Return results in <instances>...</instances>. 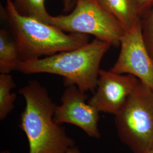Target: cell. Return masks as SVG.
<instances>
[{"instance_id": "obj_10", "label": "cell", "mask_w": 153, "mask_h": 153, "mask_svg": "<svg viewBox=\"0 0 153 153\" xmlns=\"http://www.w3.org/2000/svg\"><path fill=\"white\" fill-rule=\"evenodd\" d=\"M21 61L19 51L16 43L5 29L0 30V72L9 73L16 71Z\"/></svg>"}, {"instance_id": "obj_17", "label": "cell", "mask_w": 153, "mask_h": 153, "mask_svg": "<svg viewBox=\"0 0 153 153\" xmlns=\"http://www.w3.org/2000/svg\"><path fill=\"white\" fill-rule=\"evenodd\" d=\"M149 153H153V146H152V147L151 148V149L150 150V151H149Z\"/></svg>"}, {"instance_id": "obj_12", "label": "cell", "mask_w": 153, "mask_h": 153, "mask_svg": "<svg viewBox=\"0 0 153 153\" xmlns=\"http://www.w3.org/2000/svg\"><path fill=\"white\" fill-rule=\"evenodd\" d=\"M16 10L25 16L49 24L51 16L45 9V0H11Z\"/></svg>"}, {"instance_id": "obj_8", "label": "cell", "mask_w": 153, "mask_h": 153, "mask_svg": "<svg viewBox=\"0 0 153 153\" xmlns=\"http://www.w3.org/2000/svg\"><path fill=\"white\" fill-rule=\"evenodd\" d=\"M140 82L132 75L100 69L96 91L88 102L99 112L115 116Z\"/></svg>"}, {"instance_id": "obj_18", "label": "cell", "mask_w": 153, "mask_h": 153, "mask_svg": "<svg viewBox=\"0 0 153 153\" xmlns=\"http://www.w3.org/2000/svg\"><path fill=\"white\" fill-rule=\"evenodd\" d=\"M1 153H10L8 150H4V151H3V152H1Z\"/></svg>"}, {"instance_id": "obj_14", "label": "cell", "mask_w": 153, "mask_h": 153, "mask_svg": "<svg viewBox=\"0 0 153 153\" xmlns=\"http://www.w3.org/2000/svg\"><path fill=\"white\" fill-rule=\"evenodd\" d=\"M134 1L138 6V8L139 9V11L140 13L141 17L145 10L148 9V7H149V6L152 5L153 3V0H134Z\"/></svg>"}, {"instance_id": "obj_11", "label": "cell", "mask_w": 153, "mask_h": 153, "mask_svg": "<svg viewBox=\"0 0 153 153\" xmlns=\"http://www.w3.org/2000/svg\"><path fill=\"white\" fill-rule=\"evenodd\" d=\"M16 87L13 77L9 73L0 74V120H4L13 111L16 98L11 90Z\"/></svg>"}, {"instance_id": "obj_2", "label": "cell", "mask_w": 153, "mask_h": 153, "mask_svg": "<svg viewBox=\"0 0 153 153\" xmlns=\"http://www.w3.org/2000/svg\"><path fill=\"white\" fill-rule=\"evenodd\" d=\"M1 13L8 23L21 61L76 49L89 43V35L66 34L53 25L23 16L16 10L11 0H6L5 7H1Z\"/></svg>"}, {"instance_id": "obj_13", "label": "cell", "mask_w": 153, "mask_h": 153, "mask_svg": "<svg viewBox=\"0 0 153 153\" xmlns=\"http://www.w3.org/2000/svg\"><path fill=\"white\" fill-rule=\"evenodd\" d=\"M141 25L145 43L153 58V8L144 19L141 18Z\"/></svg>"}, {"instance_id": "obj_7", "label": "cell", "mask_w": 153, "mask_h": 153, "mask_svg": "<svg viewBox=\"0 0 153 153\" xmlns=\"http://www.w3.org/2000/svg\"><path fill=\"white\" fill-rule=\"evenodd\" d=\"M76 85H70L62 94L61 104L56 105L53 119L59 124H71L81 128L88 136L99 138V112L86 101L88 95Z\"/></svg>"}, {"instance_id": "obj_15", "label": "cell", "mask_w": 153, "mask_h": 153, "mask_svg": "<svg viewBox=\"0 0 153 153\" xmlns=\"http://www.w3.org/2000/svg\"><path fill=\"white\" fill-rule=\"evenodd\" d=\"M76 0H63L64 10L65 12L71 11L76 5Z\"/></svg>"}, {"instance_id": "obj_6", "label": "cell", "mask_w": 153, "mask_h": 153, "mask_svg": "<svg viewBox=\"0 0 153 153\" xmlns=\"http://www.w3.org/2000/svg\"><path fill=\"white\" fill-rule=\"evenodd\" d=\"M120 45V53L110 71L136 76L153 90V58L143 38L141 19L126 31Z\"/></svg>"}, {"instance_id": "obj_1", "label": "cell", "mask_w": 153, "mask_h": 153, "mask_svg": "<svg viewBox=\"0 0 153 153\" xmlns=\"http://www.w3.org/2000/svg\"><path fill=\"white\" fill-rule=\"evenodd\" d=\"M18 93L26 102L19 128L27 138L29 153H66L75 145L64 128L54 120L56 105L45 87L30 81Z\"/></svg>"}, {"instance_id": "obj_4", "label": "cell", "mask_w": 153, "mask_h": 153, "mask_svg": "<svg viewBox=\"0 0 153 153\" xmlns=\"http://www.w3.org/2000/svg\"><path fill=\"white\" fill-rule=\"evenodd\" d=\"M121 141L133 153H149L153 145V90L140 82L117 114Z\"/></svg>"}, {"instance_id": "obj_16", "label": "cell", "mask_w": 153, "mask_h": 153, "mask_svg": "<svg viewBox=\"0 0 153 153\" xmlns=\"http://www.w3.org/2000/svg\"><path fill=\"white\" fill-rule=\"evenodd\" d=\"M66 153H81L80 152L78 148L76 147L75 145L69 148Z\"/></svg>"}, {"instance_id": "obj_3", "label": "cell", "mask_w": 153, "mask_h": 153, "mask_svg": "<svg viewBox=\"0 0 153 153\" xmlns=\"http://www.w3.org/2000/svg\"><path fill=\"white\" fill-rule=\"evenodd\" d=\"M112 45L95 39L82 47L62 51L43 59L20 61L16 71L25 74L48 73L64 77L66 87L76 85L83 92L95 91L99 66Z\"/></svg>"}, {"instance_id": "obj_5", "label": "cell", "mask_w": 153, "mask_h": 153, "mask_svg": "<svg viewBox=\"0 0 153 153\" xmlns=\"http://www.w3.org/2000/svg\"><path fill=\"white\" fill-rule=\"evenodd\" d=\"M50 25L71 33L94 35L95 39L119 47L125 30L98 0H76L71 13L52 16Z\"/></svg>"}, {"instance_id": "obj_9", "label": "cell", "mask_w": 153, "mask_h": 153, "mask_svg": "<svg viewBox=\"0 0 153 153\" xmlns=\"http://www.w3.org/2000/svg\"><path fill=\"white\" fill-rule=\"evenodd\" d=\"M104 9L128 31L141 19V16L134 0H98Z\"/></svg>"}]
</instances>
